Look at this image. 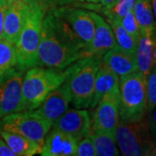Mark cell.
<instances>
[{
    "instance_id": "f546056e",
    "label": "cell",
    "mask_w": 156,
    "mask_h": 156,
    "mask_svg": "<svg viewBox=\"0 0 156 156\" xmlns=\"http://www.w3.org/2000/svg\"><path fill=\"white\" fill-rule=\"evenodd\" d=\"M10 5V3L6 0H0V39L2 38L3 35V25L5 12Z\"/></svg>"
},
{
    "instance_id": "ba28073f",
    "label": "cell",
    "mask_w": 156,
    "mask_h": 156,
    "mask_svg": "<svg viewBox=\"0 0 156 156\" xmlns=\"http://www.w3.org/2000/svg\"><path fill=\"white\" fill-rule=\"evenodd\" d=\"M23 78L22 71L15 67L0 76V119L10 114L26 110Z\"/></svg>"
},
{
    "instance_id": "e0dca14e",
    "label": "cell",
    "mask_w": 156,
    "mask_h": 156,
    "mask_svg": "<svg viewBox=\"0 0 156 156\" xmlns=\"http://www.w3.org/2000/svg\"><path fill=\"white\" fill-rule=\"evenodd\" d=\"M119 76L101 62L95 76L94 93L89 108L94 109L104 95L113 90L119 89Z\"/></svg>"
},
{
    "instance_id": "1f68e13d",
    "label": "cell",
    "mask_w": 156,
    "mask_h": 156,
    "mask_svg": "<svg viewBox=\"0 0 156 156\" xmlns=\"http://www.w3.org/2000/svg\"><path fill=\"white\" fill-rule=\"evenodd\" d=\"M152 42H153V63L156 65V27L152 32Z\"/></svg>"
},
{
    "instance_id": "4dcf8cb0",
    "label": "cell",
    "mask_w": 156,
    "mask_h": 156,
    "mask_svg": "<svg viewBox=\"0 0 156 156\" xmlns=\"http://www.w3.org/2000/svg\"><path fill=\"white\" fill-rule=\"evenodd\" d=\"M0 156H16L0 135Z\"/></svg>"
},
{
    "instance_id": "277c9868",
    "label": "cell",
    "mask_w": 156,
    "mask_h": 156,
    "mask_svg": "<svg viewBox=\"0 0 156 156\" xmlns=\"http://www.w3.org/2000/svg\"><path fill=\"white\" fill-rule=\"evenodd\" d=\"M64 71L50 68L29 69L23 78L22 89L26 110L37 108L50 93L64 82Z\"/></svg>"
},
{
    "instance_id": "8fae6325",
    "label": "cell",
    "mask_w": 156,
    "mask_h": 156,
    "mask_svg": "<svg viewBox=\"0 0 156 156\" xmlns=\"http://www.w3.org/2000/svg\"><path fill=\"white\" fill-rule=\"evenodd\" d=\"M52 128L67 133L77 141L90 136L93 132L91 118L85 108L68 109L52 124Z\"/></svg>"
},
{
    "instance_id": "83f0119b",
    "label": "cell",
    "mask_w": 156,
    "mask_h": 156,
    "mask_svg": "<svg viewBox=\"0 0 156 156\" xmlns=\"http://www.w3.org/2000/svg\"><path fill=\"white\" fill-rule=\"evenodd\" d=\"M77 1L80 0H37V3L42 6L45 11H47L56 7L65 6Z\"/></svg>"
},
{
    "instance_id": "603a6c76",
    "label": "cell",
    "mask_w": 156,
    "mask_h": 156,
    "mask_svg": "<svg viewBox=\"0 0 156 156\" xmlns=\"http://www.w3.org/2000/svg\"><path fill=\"white\" fill-rule=\"evenodd\" d=\"M17 64V50L15 44L0 39V76L9 70L10 69L16 67Z\"/></svg>"
},
{
    "instance_id": "7a4b0ae2",
    "label": "cell",
    "mask_w": 156,
    "mask_h": 156,
    "mask_svg": "<svg viewBox=\"0 0 156 156\" xmlns=\"http://www.w3.org/2000/svg\"><path fill=\"white\" fill-rule=\"evenodd\" d=\"M102 56H87L71 63L64 70V83L76 108H87L91 103L96 73Z\"/></svg>"
},
{
    "instance_id": "d6a6232c",
    "label": "cell",
    "mask_w": 156,
    "mask_h": 156,
    "mask_svg": "<svg viewBox=\"0 0 156 156\" xmlns=\"http://www.w3.org/2000/svg\"><path fill=\"white\" fill-rule=\"evenodd\" d=\"M116 1L117 0H100L101 4L102 5V6H103L104 8H108V7H110V6L113 5Z\"/></svg>"
},
{
    "instance_id": "e575fe53",
    "label": "cell",
    "mask_w": 156,
    "mask_h": 156,
    "mask_svg": "<svg viewBox=\"0 0 156 156\" xmlns=\"http://www.w3.org/2000/svg\"><path fill=\"white\" fill-rule=\"evenodd\" d=\"M18 1H22V2H24L26 4H29V5H31V4H34V3H37V0H18Z\"/></svg>"
},
{
    "instance_id": "4316f807",
    "label": "cell",
    "mask_w": 156,
    "mask_h": 156,
    "mask_svg": "<svg viewBox=\"0 0 156 156\" xmlns=\"http://www.w3.org/2000/svg\"><path fill=\"white\" fill-rule=\"evenodd\" d=\"M95 149L91 136L83 138L77 142L76 156H95Z\"/></svg>"
},
{
    "instance_id": "52a82bcc",
    "label": "cell",
    "mask_w": 156,
    "mask_h": 156,
    "mask_svg": "<svg viewBox=\"0 0 156 156\" xmlns=\"http://www.w3.org/2000/svg\"><path fill=\"white\" fill-rule=\"evenodd\" d=\"M52 123L36 110L10 114L0 119V129L18 134L43 146Z\"/></svg>"
},
{
    "instance_id": "d4e9b609",
    "label": "cell",
    "mask_w": 156,
    "mask_h": 156,
    "mask_svg": "<svg viewBox=\"0 0 156 156\" xmlns=\"http://www.w3.org/2000/svg\"><path fill=\"white\" fill-rule=\"evenodd\" d=\"M146 115L149 114L156 107V65H154L146 78Z\"/></svg>"
},
{
    "instance_id": "8992f818",
    "label": "cell",
    "mask_w": 156,
    "mask_h": 156,
    "mask_svg": "<svg viewBox=\"0 0 156 156\" xmlns=\"http://www.w3.org/2000/svg\"><path fill=\"white\" fill-rule=\"evenodd\" d=\"M115 140L124 156L151 155L154 140L151 136L146 117L136 122L119 121Z\"/></svg>"
},
{
    "instance_id": "f1b7e54d",
    "label": "cell",
    "mask_w": 156,
    "mask_h": 156,
    "mask_svg": "<svg viewBox=\"0 0 156 156\" xmlns=\"http://www.w3.org/2000/svg\"><path fill=\"white\" fill-rule=\"evenodd\" d=\"M146 120L151 136L154 141L156 142V107L153 109V111L147 114V117L146 118Z\"/></svg>"
},
{
    "instance_id": "8d00e7d4",
    "label": "cell",
    "mask_w": 156,
    "mask_h": 156,
    "mask_svg": "<svg viewBox=\"0 0 156 156\" xmlns=\"http://www.w3.org/2000/svg\"><path fill=\"white\" fill-rule=\"evenodd\" d=\"M6 1H8V2H9V3L11 4V3L12 2V1H13V0H6Z\"/></svg>"
},
{
    "instance_id": "cb8c5ba5",
    "label": "cell",
    "mask_w": 156,
    "mask_h": 156,
    "mask_svg": "<svg viewBox=\"0 0 156 156\" xmlns=\"http://www.w3.org/2000/svg\"><path fill=\"white\" fill-rule=\"evenodd\" d=\"M135 0H117L116 2L108 8L103 7V14L108 19L121 21L128 11L134 10Z\"/></svg>"
},
{
    "instance_id": "30bf717a",
    "label": "cell",
    "mask_w": 156,
    "mask_h": 156,
    "mask_svg": "<svg viewBox=\"0 0 156 156\" xmlns=\"http://www.w3.org/2000/svg\"><path fill=\"white\" fill-rule=\"evenodd\" d=\"M52 10L66 22L88 48L95 30V23L91 11L64 6L53 8Z\"/></svg>"
},
{
    "instance_id": "4fadbf2b",
    "label": "cell",
    "mask_w": 156,
    "mask_h": 156,
    "mask_svg": "<svg viewBox=\"0 0 156 156\" xmlns=\"http://www.w3.org/2000/svg\"><path fill=\"white\" fill-rule=\"evenodd\" d=\"M71 102V96L66 84H61L48 95L36 111L44 117L46 120L53 123L69 109Z\"/></svg>"
},
{
    "instance_id": "d590c367",
    "label": "cell",
    "mask_w": 156,
    "mask_h": 156,
    "mask_svg": "<svg viewBox=\"0 0 156 156\" xmlns=\"http://www.w3.org/2000/svg\"><path fill=\"white\" fill-rule=\"evenodd\" d=\"M85 1H87V2H89V3H99L100 2V0H85Z\"/></svg>"
},
{
    "instance_id": "ffe728a7",
    "label": "cell",
    "mask_w": 156,
    "mask_h": 156,
    "mask_svg": "<svg viewBox=\"0 0 156 156\" xmlns=\"http://www.w3.org/2000/svg\"><path fill=\"white\" fill-rule=\"evenodd\" d=\"M134 17L139 24L140 31H153L154 21L151 5V0H135Z\"/></svg>"
},
{
    "instance_id": "484cf974",
    "label": "cell",
    "mask_w": 156,
    "mask_h": 156,
    "mask_svg": "<svg viewBox=\"0 0 156 156\" xmlns=\"http://www.w3.org/2000/svg\"><path fill=\"white\" fill-rule=\"evenodd\" d=\"M120 22H121V24L122 25L123 28L138 42L140 31L139 24L134 17L133 10L128 11V13L122 18V20Z\"/></svg>"
},
{
    "instance_id": "5bb4252c",
    "label": "cell",
    "mask_w": 156,
    "mask_h": 156,
    "mask_svg": "<svg viewBox=\"0 0 156 156\" xmlns=\"http://www.w3.org/2000/svg\"><path fill=\"white\" fill-rule=\"evenodd\" d=\"M77 140L73 136L57 128H52L45 136L39 154L43 156H74Z\"/></svg>"
},
{
    "instance_id": "9c48e42d",
    "label": "cell",
    "mask_w": 156,
    "mask_h": 156,
    "mask_svg": "<svg viewBox=\"0 0 156 156\" xmlns=\"http://www.w3.org/2000/svg\"><path fill=\"white\" fill-rule=\"evenodd\" d=\"M119 89L105 95L95 107L91 125L93 132H101L115 136L119 116Z\"/></svg>"
},
{
    "instance_id": "7c38bea8",
    "label": "cell",
    "mask_w": 156,
    "mask_h": 156,
    "mask_svg": "<svg viewBox=\"0 0 156 156\" xmlns=\"http://www.w3.org/2000/svg\"><path fill=\"white\" fill-rule=\"evenodd\" d=\"M30 11V5L13 0L5 15L2 38L16 44Z\"/></svg>"
},
{
    "instance_id": "7402d4cb",
    "label": "cell",
    "mask_w": 156,
    "mask_h": 156,
    "mask_svg": "<svg viewBox=\"0 0 156 156\" xmlns=\"http://www.w3.org/2000/svg\"><path fill=\"white\" fill-rule=\"evenodd\" d=\"M108 22L113 30L117 46L130 54L135 55L138 42L123 28L120 21L108 19Z\"/></svg>"
},
{
    "instance_id": "5b68a950",
    "label": "cell",
    "mask_w": 156,
    "mask_h": 156,
    "mask_svg": "<svg viewBox=\"0 0 156 156\" xmlns=\"http://www.w3.org/2000/svg\"><path fill=\"white\" fill-rule=\"evenodd\" d=\"M120 121L136 122L146 116V77L135 71L120 77Z\"/></svg>"
},
{
    "instance_id": "9a60e30c",
    "label": "cell",
    "mask_w": 156,
    "mask_h": 156,
    "mask_svg": "<svg viewBox=\"0 0 156 156\" xmlns=\"http://www.w3.org/2000/svg\"><path fill=\"white\" fill-rule=\"evenodd\" d=\"M91 13L95 23V30L88 46V53L89 56H102L116 46V41L109 23L98 14L92 11Z\"/></svg>"
},
{
    "instance_id": "6da1fadb",
    "label": "cell",
    "mask_w": 156,
    "mask_h": 156,
    "mask_svg": "<svg viewBox=\"0 0 156 156\" xmlns=\"http://www.w3.org/2000/svg\"><path fill=\"white\" fill-rule=\"evenodd\" d=\"M87 56L86 44L55 11L47 10L37 50V66L62 70Z\"/></svg>"
},
{
    "instance_id": "44dd1931",
    "label": "cell",
    "mask_w": 156,
    "mask_h": 156,
    "mask_svg": "<svg viewBox=\"0 0 156 156\" xmlns=\"http://www.w3.org/2000/svg\"><path fill=\"white\" fill-rule=\"evenodd\" d=\"M90 136L95 146L96 155L117 156L120 154V151L116 147L115 136L101 132H92Z\"/></svg>"
},
{
    "instance_id": "836d02e7",
    "label": "cell",
    "mask_w": 156,
    "mask_h": 156,
    "mask_svg": "<svg viewBox=\"0 0 156 156\" xmlns=\"http://www.w3.org/2000/svg\"><path fill=\"white\" fill-rule=\"evenodd\" d=\"M151 5H152L154 21V27H156V0H151Z\"/></svg>"
},
{
    "instance_id": "ac0fdd59",
    "label": "cell",
    "mask_w": 156,
    "mask_h": 156,
    "mask_svg": "<svg viewBox=\"0 0 156 156\" xmlns=\"http://www.w3.org/2000/svg\"><path fill=\"white\" fill-rule=\"evenodd\" d=\"M0 135L16 156H32L41 152L42 145L23 135L2 129Z\"/></svg>"
},
{
    "instance_id": "2e32d148",
    "label": "cell",
    "mask_w": 156,
    "mask_h": 156,
    "mask_svg": "<svg viewBox=\"0 0 156 156\" xmlns=\"http://www.w3.org/2000/svg\"><path fill=\"white\" fill-rule=\"evenodd\" d=\"M101 62L120 77L138 71L135 55L122 50L117 45L102 56Z\"/></svg>"
},
{
    "instance_id": "3957f363",
    "label": "cell",
    "mask_w": 156,
    "mask_h": 156,
    "mask_svg": "<svg viewBox=\"0 0 156 156\" xmlns=\"http://www.w3.org/2000/svg\"><path fill=\"white\" fill-rule=\"evenodd\" d=\"M45 12L46 11L37 3L30 5L29 16L15 44L16 68L22 72L37 66V50Z\"/></svg>"
},
{
    "instance_id": "d6986e66",
    "label": "cell",
    "mask_w": 156,
    "mask_h": 156,
    "mask_svg": "<svg viewBox=\"0 0 156 156\" xmlns=\"http://www.w3.org/2000/svg\"><path fill=\"white\" fill-rule=\"evenodd\" d=\"M152 32L153 31H140L135 53L138 71L146 78L154 66Z\"/></svg>"
}]
</instances>
